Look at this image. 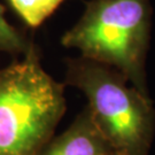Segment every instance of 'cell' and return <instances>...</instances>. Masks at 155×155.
<instances>
[{"label": "cell", "instance_id": "1", "mask_svg": "<svg viewBox=\"0 0 155 155\" xmlns=\"http://www.w3.org/2000/svg\"><path fill=\"white\" fill-rule=\"evenodd\" d=\"M64 111V84L45 70L35 45L0 68V155H38Z\"/></svg>", "mask_w": 155, "mask_h": 155}, {"label": "cell", "instance_id": "2", "mask_svg": "<svg viewBox=\"0 0 155 155\" xmlns=\"http://www.w3.org/2000/svg\"><path fill=\"white\" fill-rule=\"evenodd\" d=\"M150 27V0H91L76 24L61 37V44L117 70L148 94L145 62Z\"/></svg>", "mask_w": 155, "mask_h": 155}, {"label": "cell", "instance_id": "3", "mask_svg": "<svg viewBox=\"0 0 155 155\" xmlns=\"http://www.w3.org/2000/svg\"><path fill=\"white\" fill-rule=\"evenodd\" d=\"M66 83L83 92L94 122L120 155H148L155 132V110L121 72L79 56L67 60Z\"/></svg>", "mask_w": 155, "mask_h": 155}, {"label": "cell", "instance_id": "4", "mask_svg": "<svg viewBox=\"0 0 155 155\" xmlns=\"http://www.w3.org/2000/svg\"><path fill=\"white\" fill-rule=\"evenodd\" d=\"M115 153L89 108L85 107L61 134L54 136L38 155H111Z\"/></svg>", "mask_w": 155, "mask_h": 155}, {"label": "cell", "instance_id": "5", "mask_svg": "<svg viewBox=\"0 0 155 155\" xmlns=\"http://www.w3.org/2000/svg\"><path fill=\"white\" fill-rule=\"evenodd\" d=\"M20 18L30 28H38L64 0H7Z\"/></svg>", "mask_w": 155, "mask_h": 155}, {"label": "cell", "instance_id": "6", "mask_svg": "<svg viewBox=\"0 0 155 155\" xmlns=\"http://www.w3.org/2000/svg\"><path fill=\"white\" fill-rule=\"evenodd\" d=\"M5 13V7L0 4V51L14 55H24L33 43L7 21Z\"/></svg>", "mask_w": 155, "mask_h": 155}, {"label": "cell", "instance_id": "7", "mask_svg": "<svg viewBox=\"0 0 155 155\" xmlns=\"http://www.w3.org/2000/svg\"><path fill=\"white\" fill-rule=\"evenodd\" d=\"M111 155H120V154H117V153H113Z\"/></svg>", "mask_w": 155, "mask_h": 155}]
</instances>
